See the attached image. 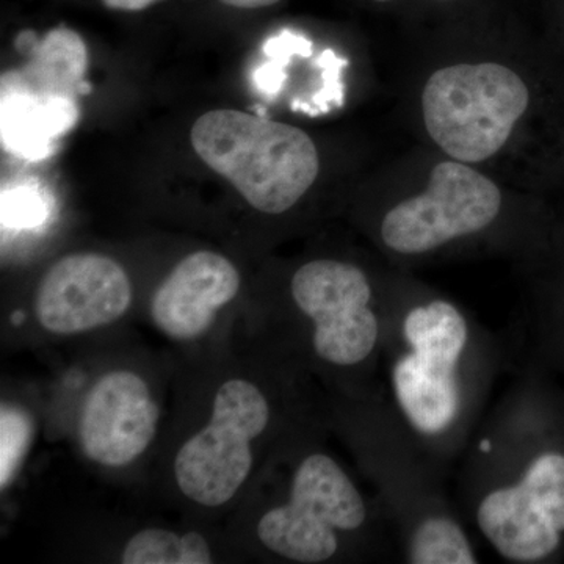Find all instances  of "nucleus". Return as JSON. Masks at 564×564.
Segmentation results:
<instances>
[{"label": "nucleus", "mask_w": 564, "mask_h": 564, "mask_svg": "<svg viewBox=\"0 0 564 564\" xmlns=\"http://www.w3.org/2000/svg\"><path fill=\"white\" fill-rule=\"evenodd\" d=\"M339 408L344 432L388 514L400 562L481 563L480 544L448 492V478L408 436L383 393L340 399Z\"/></svg>", "instance_id": "7ed1b4c3"}, {"label": "nucleus", "mask_w": 564, "mask_h": 564, "mask_svg": "<svg viewBox=\"0 0 564 564\" xmlns=\"http://www.w3.org/2000/svg\"><path fill=\"white\" fill-rule=\"evenodd\" d=\"M384 292L362 265L343 259H313L292 274L289 295L303 350L332 378L340 399L383 393Z\"/></svg>", "instance_id": "39448f33"}, {"label": "nucleus", "mask_w": 564, "mask_h": 564, "mask_svg": "<svg viewBox=\"0 0 564 564\" xmlns=\"http://www.w3.org/2000/svg\"><path fill=\"white\" fill-rule=\"evenodd\" d=\"M3 140L25 158L43 154L46 144L77 118L70 99L2 95Z\"/></svg>", "instance_id": "4468645a"}, {"label": "nucleus", "mask_w": 564, "mask_h": 564, "mask_svg": "<svg viewBox=\"0 0 564 564\" xmlns=\"http://www.w3.org/2000/svg\"><path fill=\"white\" fill-rule=\"evenodd\" d=\"M502 212V192L491 180L464 162H441L425 191L384 212L378 239L397 258H429L492 231Z\"/></svg>", "instance_id": "6e6552de"}, {"label": "nucleus", "mask_w": 564, "mask_h": 564, "mask_svg": "<svg viewBox=\"0 0 564 564\" xmlns=\"http://www.w3.org/2000/svg\"><path fill=\"white\" fill-rule=\"evenodd\" d=\"M223 6L232 7L240 10L265 9V7L274 6L280 0H220Z\"/></svg>", "instance_id": "a211bd4d"}, {"label": "nucleus", "mask_w": 564, "mask_h": 564, "mask_svg": "<svg viewBox=\"0 0 564 564\" xmlns=\"http://www.w3.org/2000/svg\"><path fill=\"white\" fill-rule=\"evenodd\" d=\"M239 289V270L228 258L214 251L193 252L174 267L152 296V321L174 340L196 339Z\"/></svg>", "instance_id": "f8f14e48"}, {"label": "nucleus", "mask_w": 564, "mask_h": 564, "mask_svg": "<svg viewBox=\"0 0 564 564\" xmlns=\"http://www.w3.org/2000/svg\"><path fill=\"white\" fill-rule=\"evenodd\" d=\"M159 2H162V0H102V3L107 9L118 11L147 10Z\"/></svg>", "instance_id": "f3484780"}, {"label": "nucleus", "mask_w": 564, "mask_h": 564, "mask_svg": "<svg viewBox=\"0 0 564 564\" xmlns=\"http://www.w3.org/2000/svg\"><path fill=\"white\" fill-rule=\"evenodd\" d=\"M132 303V284L120 263L96 252L61 259L40 282L35 314L50 333L73 336L120 321Z\"/></svg>", "instance_id": "9d476101"}, {"label": "nucleus", "mask_w": 564, "mask_h": 564, "mask_svg": "<svg viewBox=\"0 0 564 564\" xmlns=\"http://www.w3.org/2000/svg\"><path fill=\"white\" fill-rule=\"evenodd\" d=\"M263 547L285 562H400L383 505L362 492L336 458L306 451L293 466L288 492L256 527Z\"/></svg>", "instance_id": "20e7f679"}, {"label": "nucleus", "mask_w": 564, "mask_h": 564, "mask_svg": "<svg viewBox=\"0 0 564 564\" xmlns=\"http://www.w3.org/2000/svg\"><path fill=\"white\" fill-rule=\"evenodd\" d=\"M377 2H389V0H377Z\"/></svg>", "instance_id": "6ab92c4d"}, {"label": "nucleus", "mask_w": 564, "mask_h": 564, "mask_svg": "<svg viewBox=\"0 0 564 564\" xmlns=\"http://www.w3.org/2000/svg\"><path fill=\"white\" fill-rule=\"evenodd\" d=\"M530 102L525 82L499 63L436 70L422 93L423 122L455 161L484 162L502 150Z\"/></svg>", "instance_id": "0eeeda50"}, {"label": "nucleus", "mask_w": 564, "mask_h": 564, "mask_svg": "<svg viewBox=\"0 0 564 564\" xmlns=\"http://www.w3.org/2000/svg\"><path fill=\"white\" fill-rule=\"evenodd\" d=\"M33 436V423L28 413L2 404L0 411V488L11 484Z\"/></svg>", "instance_id": "dca6fc26"}, {"label": "nucleus", "mask_w": 564, "mask_h": 564, "mask_svg": "<svg viewBox=\"0 0 564 564\" xmlns=\"http://www.w3.org/2000/svg\"><path fill=\"white\" fill-rule=\"evenodd\" d=\"M384 303V399L423 456L451 478L510 355L447 296L386 284Z\"/></svg>", "instance_id": "f257e3e1"}, {"label": "nucleus", "mask_w": 564, "mask_h": 564, "mask_svg": "<svg viewBox=\"0 0 564 564\" xmlns=\"http://www.w3.org/2000/svg\"><path fill=\"white\" fill-rule=\"evenodd\" d=\"M543 408L536 381L511 380L456 464L459 514L511 564L551 562L564 544V451L543 440Z\"/></svg>", "instance_id": "f03ea898"}, {"label": "nucleus", "mask_w": 564, "mask_h": 564, "mask_svg": "<svg viewBox=\"0 0 564 564\" xmlns=\"http://www.w3.org/2000/svg\"><path fill=\"white\" fill-rule=\"evenodd\" d=\"M158 425L159 406L147 381L115 370L96 381L82 406V451L101 466L124 467L147 452Z\"/></svg>", "instance_id": "9b49d317"}, {"label": "nucleus", "mask_w": 564, "mask_h": 564, "mask_svg": "<svg viewBox=\"0 0 564 564\" xmlns=\"http://www.w3.org/2000/svg\"><path fill=\"white\" fill-rule=\"evenodd\" d=\"M192 147L256 210L282 215L310 192L321 159L302 129L239 110H212L193 124Z\"/></svg>", "instance_id": "423d86ee"}, {"label": "nucleus", "mask_w": 564, "mask_h": 564, "mask_svg": "<svg viewBox=\"0 0 564 564\" xmlns=\"http://www.w3.org/2000/svg\"><path fill=\"white\" fill-rule=\"evenodd\" d=\"M272 421V400L258 384L242 378L223 383L215 393L209 423L177 452V488L203 507L228 503L250 477L252 443Z\"/></svg>", "instance_id": "1a4fd4ad"}, {"label": "nucleus", "mask_w": 564, "mask_h": 564, "mask_svg": "<svg viewBox=\"0 0 564 564\" xmlns=\"http://www.w3.org/2000/svg\"><path fill=\"white\" fill-rule=\"evenodd\" d=\"M32 51L24 68L3 77V95L73 98L87 69L84 40L70 29H54Z\"/></svg>", "instance_id": "ddd939ff"}, {"label": "nucleus", "mask_w": 564, "mask_h": 564, "mask_svg": "<svg viewBox=\"0 0 564 564\" xmlns=\"http://www.w3.org/2000/svg\"><path fill=\"white\" fill-rule=\"evenodd\" d=\"M124 564H209L212 552L198 532L177 534L170 530H141L121 554Z\"/></svg>", "instance_id": "2eb2a0df"}]
</instances>
